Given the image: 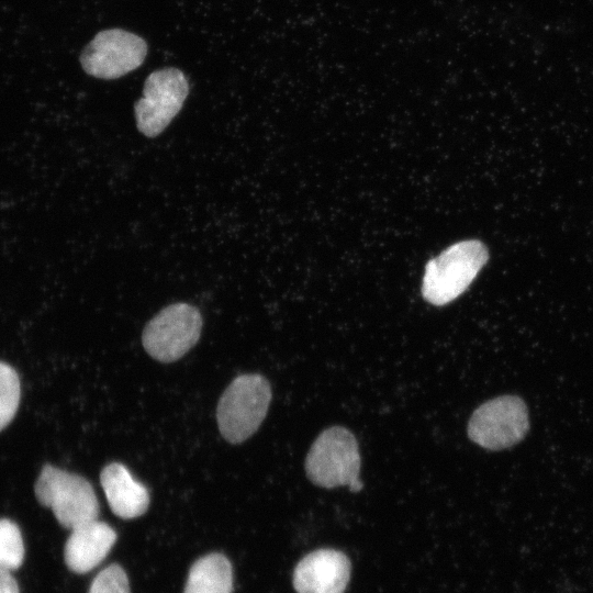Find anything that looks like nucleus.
Masks as SVG:
<instances>
[{"instance_id":"f257e3e1","label":"nucleus","mask_w":593,"mask_h":593,"mask_svg":"<svg viewBox=\"0 0 593 593\" xmlns=\"http://www.w3.org/2000/svg\"><path fill=\"white\" fill-rule=\"evenodd\" d=\"M488 259V248L478 239L449 246L427 262L422 284L423 298L434 305L451 302L467 290Z\"/></svg>"},{"instance_id":"f03ea898","label":"nucleus","mask_w":593,"mask_h":593,"mask_svg":"<svg viewBox=\"0 0 593 593\" xmlns=\"http://www.w3.org/2000/svg\"><path fill=\"white\" fill-rule=\"evenodd\" d=\"M305 472L312 483L325 489L348 485L358 492L360 454L350 430L333 426L323 430L312 444L305 459Z\"/></svg>"},{"instance_id":"7ed1b4c3","label":"nucleus","mask_w":593,"mask_h":593,"mask_svg":"<svg viewBox=\"0 0 593 593\" xmlns=\"http://www.w3.org/2000/svg\"><path fill=\"white\" fill-rule=\"evenodd\" d=\"M271 401V388L258 373L235 378L223 392L216 407L221 435L231 444L249 438L265 419Z\"/></svg>"},{"instance_id":"20e7f679","label":"nucleus","mask_w":593,"mask_h":593,"mask_svg":"<svg viewBox=\"0 0 593 593\" xmlns=\"http://www.w3.org/2000/svg\"><path fill=\"white\" fill-rule=\"evenodd\" d=\"M35 495L66 528L74 529L98 518L99 502L93 488L78 474L46 465L36 480Z\"/></svg>"},{"instance_id":"39448f33","label":"nucleus","mask_w":593,"mask_h":593,"mask_svg":"<svg viewBox=\"0 0 593 593\" xmlns=\"http://www.w3.org/2000/svg\"><path fill=\"white\" fill-rule=\"evenodd\" d=\"M529 430L526 403L517 395L491 399L472 413L468 437L488 450H502L518 444Z\"/></svg>"},{"instance_id":"423d86ee","label":"nucleus","mask_w":593,"mask_h":593,"mask_svg":"<svg viewBox=\"0 0 593 593\" xmlns=\"http://www.w3.org/2000/svg\"><path fill=\"white\" fill-rule=\"evenodd\" d=\"M202 316L188 303H174L160 310L146 324L142 343L158 361L172 362L184 356L199 340Z\"/></svg>"},{"instance_id":"0eeeda50","label":"nucleus","mask_w":593,"mask_h":593,"mask_svg":"<svg viewBox=\"0 0 593 593\" xmlns=\"http://www.w3.org/2000/svg\"><path fill=\"white\" fill-rule=\"evenodd\" d=\"M188 93L189 83L180 69L166 67L149 74L134 105L138 131L147 137L159 135L181 110Z\"/></svg>"},{"instance_id":"6e6552de","label":"nucleus","mask_w":593,"mask_h":593,"mask_svg":"<svg viewBox=\"0 0 593 593\" xmlns=\"http://www.w3.org/2000/svg\"><path fill=\"white\" fill-rule=\"evenodd\" d=\"M147 54V44L138 35L109 29L99 32L80 55L82 69L100 79H116L138 68Z\"/></svg>"},{"instance_id":"1a4fd4ad","label":"nucleus","mask_w":593,"mask_h":593,"mask_svg":"<svg viewBox=\"0 0 593 593\" xmlns=\"http://www.w3.org/2000/svg\"><path fill=\"white\" fill-rule=\"evenodd\" d=\"M350 577V562L335 549H318L295 567L293 585L298 593H344Z\"/></svg>"},{"instance_id":"9d476101","label":"nucleus","mask_w":593,"mask_h":593,"mask_svg":"<svg viewBox=\"0 0 593 593\" xmlns=\"http://www.w3.org/2000/svg\"><path fill=\"white\" fill-rule=\"evenodd\" d=\"M116 540L115 530L98 519L71 529L65 545V562L76 573L96 568L109 553Z\"/></svg>"},{"instance_id":"9b49d317","label":"nucleus","mask_w":593,"mask_h":593,"mask_svg":"<svg viewBox=\"0 0 593 593\" xmlns=\"http://www.w3.org/2000/svg\"><path fill=\"white\" fill-rule=\"evenodd\" d=\"M100 482L112 512L121 518L143 515L149 505L147 489L133 478L128 469L119 462L107 465Z\"/></svg>"},{"instance_id":"f8f14e48","label":"nucleus","mask_w":593,"mask_h":593,"mask_svg":"<svg viewBox=\"0 0 593 593\" xmlns=\"http://www.w3.org/2000/svg\"><path fill=\"white\" fill-rule=\"evenodd\" d=\"M233 573L228 559L210 553L191 567L184 593H232Z\"/></svg>"},{"instance_id":"ddd939ff","label":"nucleus","mask_w":593,"mask_h":593,"mask_svg":"<svg viewBox=\"0 0 593 593\" xmlns=\"http://www.w3.org/2000/svg\"><path fill=\"white\" fill-rule=\"evenodd\" d=\"M24 559V544L21 532L13 522L0 519V569H18Z\"/></svg>"},{"instance_id":"4468645a","label":"nucleus","mask_w":593,"mask_h":593,"mask_svg":"<svg viewBox=\"0 0 593 593\" xmlns=\"http://www.w3.org/2000/svg\"><path fill=\"white\" fill-rule=\"evenodd\" d=\"M20 393L18 373L9 365L0 362V430L14 417Z\"/></svg>"},{"instance_id":"2eb2a0df","label":"nucleus","mask_w":593,"mask_h":593,"mask_svg":"<svg viewBox=\"0 0 593 593\" xmlns=\"http://www.w3.org/2000/svg\"><path fill=\"white\" fill-rule=\"evenodd\" d=\"M89 593H130L128 580L119 564L104 568L94 578Z\"/></svg>"},{"instance_id":"dca6fc26","label":"nucleus","mask_w":593,"mask_h":593,"mask_svg":"<svg viewBox=\"0 0 593 593\" xmlns=\"http://www.w3.org/2000/svg\"><path fill=\"white\" fill-rule=\"evenodd\" d=\"M0 593H20L19 585L10 571L0 569Z\"/></svg>"}]
</instances>
